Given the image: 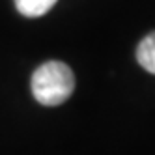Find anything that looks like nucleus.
<instances>
[{
  "mask_svg": "<svg viewBox=\"0 0 155 155\" xmlns=\"http://www.w3.org/2000/svg\"><path fill=\"white\" fill-rule=\"evenodd\" d=\"M75 90V75L64 62H45L32 75V94L38 103L56 107L68 101Z\"/></svg>",
  "mask_w": 155,
  "mask_h": 155,
  "instance_id": "f257e3e1",
  "label": "nucleus"
},
{
  "mask_svg": "<svg viewBox=\"0 0 155 155\" xmlns=\"http://www.w3.org/2000/svg\"><path fill=\"white\" fill-rule=\"evenodd\" d=\"M137 60L146 71L155 75V32L148 34L137 49Z\"/></svg>",
  "mask_w": 155,
  "mask_h": 155,
  "instance_id": "f03ea898",
  "label": "nucleus"
},
{
  "mask_svg": "<svg viewBox=\"0 0 155 155\" xmlns=\"http://www.w3.org/2000/svg\"><path fill=\"white\" fill-rule=\"evenodd\" d=\"M54 4L56 0H15L19 13H23L25 17H41L52 9Z\"/></svg>",
  "mask_w": 155,
  "mask_h": 155,
  "instance_id": "7ed1b4c3",
  "label": "nucleus"
}]
</instances>
